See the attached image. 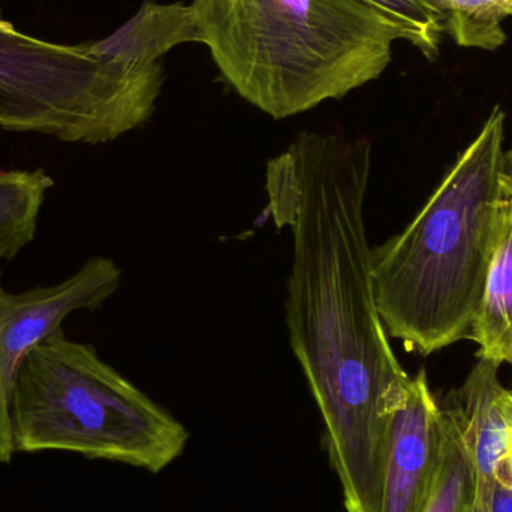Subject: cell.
I'll use <instances>...</instances> for the list:
<instances>
[{
    "label": "cell",
    "mask_w": 512,
    "mask_h": 512,
    "mask_svg": "<svg viewBox=\"0 0 512 512\" xmlns=\"http://www.w3.org/2000/svg\"><path fill=\"white\" fill-rule=\"evenodd\" d=\"M372 144L303 132L267 162L268 212L292 236L286 324L324 420L346 512H378L391 424L412 376L376 304L364 203Z\"/></svg>",
    "instance_id": "cell-1"
},
{
    "label": "cell",
    "mask_w": 512,
    "mask_h": 512,
    "mask_svg": "<svg viewBox=\"0 0 512 512\" xmlns=\"http://www.w3.org/2000/svg\"><path fill=\"white\" fill-rule=\"evenodd\" d=\"M505 120L496 107L411 224L372 248L379 315L409 352L435 354L471 334L501 227Z\"/></svg>",
    "instance_id": "cell-2"
},
{
    "label": "cell",
    "mask_w": 512,
    "mask_h": 512,
    "mask_svg": "<svg viewBox=\"0 0 512 512\" xmlns=\"http://www.w3.org/2000/svg\"><path fill=\"white\" fill-rule=\"evenodd\" d=\"M228 83L273 119L378 80L402 30L364 0H194Z\"/></svg>",
    "instance_id": "cell-3"
},
{
    "label": "cell",
    "mask_w": 512,
    "mask_h": 512,
    "mask_svg": "<svg viewBox=\"0 0 512 512\" xmlns=\"http://www.w3.org/2000/svg\"><path fill=\"white\" fill-rule=\"evenodd\" d=\"M15 451H68L152 474L179 459L188 430L122 373L92 343L62 328L21 363L11 403Z\"/></svg>",
    "instance_id": "cell-4"
},
{
    "label": "cell",
    "mask_w": 512,
    "mask_h": 512,
    "mask_svg": "<svg viewBox=\"0 0 512 512\" xmlns=\"http://www.w3.org/2000/svg\"><path fill=\"white\" fill-rule=\"evenodd\" d=\"M161 63L119 62L90 44L45 41L0 20V128L62 143H110L149 122Z\"/></svg>",
    "instance_id": "cell-5"
},
{
    "label": "cell",
    "mask_w": 512,
    "mask_h": 512,
    "mask_svg": "<svg viewBox=\"0 0 512 512\" xmlns=\"http://www.w3.org/2000/svg\"><path fill=\"white\" fill-rule=\"evenodd\" d=\"M122 268L108 256H92L63 282L9 292L0 282V465L15 451L11 403L26 355L78 310H96L122 283ZM2 279V271H0Z\"/></svg>",
    "instance_id": "cell-6"
},
{
    "label": "cell",
    "mask_w": 512,
    "mask_h": 512,
    "mask_svg": "<svg viewBox=\"0 0 512 512\" xmlns=\"http://www.w3.org/2000/svg\"><path fill=\"white\" fill-rule=\"evenodd\" d=\"M444 414L426 370L412 378L405 406L391 424L378 512H421L438 474Z\"/></svg>",
    "instance_id": "cell-7"
},
{
    "label": "cell",
    "mask_w": 512,
    "mask_h": 512,
    "mask_svg": "<svg viewBox=\"0 0 512 512\" xmlns=\"http://www.w3.org/2000/svg\"><path fill=\"white\" fill-rule=\"evenodd\" d=\"M498 370L496 364L478 360L466 381L441 403L442 411L459 432L471 462L469 512H495L498 469L507 448L508 390L499 381Z\"/></svg>",
    "instance_id": "cell-8"
},
{
    "label": "cell",
    "mask_w": 512,
    "mask_h": 512,
    "mask_svg": "<svg viewBox=\"0 0 512 512\" xmlns=\"http://www.w3.org/2000/svg\"><path fill=\"white\" fill-rule=\"evenodd\" d=\"M469 339L478 345V360L512 367V168L508 158L498 242Z\"/></svg>",
    "instance_id": "cell-9"
},
{
    "label": "cell",
    "mask_w": 512,
    "mask_h": 512,
    "mask_svg": "<svg viewBox=\"0 0 512 512\" xmlns=\"http://www.w3.org/2000/svg\"><path fill=\"white\" fill-rule=\"evenodd\" d=\"M201 42L200 23L194 6L146 0L137 14L108 38L96 41L101 53L135 66H152L180 44Z\"/></svg>",
    "instance_id": "cell-10"
},
{
    "label": "cell",
    "mask_w": 512,
    "mask_h": 512,
    "mask_svg": "<svg viewBox=\"0 0 512 512\" xmlns=\"http://www.w3.org/2000/svg\"><path fill=\"white\" fill-rule=\"evenodd\" d=\"M56 180L44 168L0 171V262L35 240L39 215Z\"/></svg>",
    "instance_id": "cell-11"
},
{
    "label": "cell",
    "mask_w": 512,
    "mask_h": 512,
    "mask_svg": "<svg viewBox=\"0 0 512 512\" xmlns=\"http://www.w3.org/2000/svg\"><path fill=\"white\" fill-rule=\"evenodd\" d=\"M448 32L460 47L496 50L507 41L504 21L512 0H438Z\"/></svg>",
    "instance_id": "cell-12"
},
{
    "label": "cell",
    "mask_w": 512,
    "mask_h": 512,
    "mask_svg": "<svg viewBox=\"0 0 512 512\" xmlns=\"http://www.w3.org/2000/svg\"><path fill=\"white\" fill-rule=\"evenodd\" d=\"M471 492L472 471L468 453L456 427L444 414L441 463L432 492L421 512H469Z\"/></svg>",
    "instance_id": "cell-13"
},
{
    "label": "cell",
    "mask_w": 512,
    "mask_h": 512,
    "mask_svg": "<svg viewBox=\"0 0 512 512\" xmlns=\"http://www.w3.org/2000/svg\"><path fill=\"white\" fill-rule=\"evenodd\" d=\"M384 12L429 60L439 54L442 35L447 30L438 0H364Z\"/></svg>",
    "instance_id": "cell-14"
},
{
    "label": "cell",
    "mask_w": 512,
    "mask_h": 512,
    "mask_svg": "<svg viewBox=\"0 0 512 512\" xmlns=\"http://www.w3.org/2000/svg\"><path fill=\"white\" fill-rule=\"evenodd\" d=\"M505 420H507V448L498 469L499 486L512 490V390H508L505 400Z\"/></svg>",
    "instance_id": "cell-15"
},
{
    "label": "cell",
    "mask_w": 512,
    "mask_h": 512,
    "mask_svg": "<svg viewBox=\"0 0 512 512\" xmlns=\"http://www.w3.org/2000/svg\"><path fill=\"white\" fill-rule=\"evenodd\" d=\"M495 512H512V490L499 486L495 496Z\"/></svg>",
    "instance_id": "cell-16"
},
{
    "label": "cell",
    "mask_w": 512,
    "mask_h": 512,
    "mask_svg": "<svg viewBox=\"0 0 512 512\" xmlns=\"http://www.w3.org/2000/svg\"><path fill=\"white\" fill-rule=\"evenodd\" d=\"M507 158H508V162H510V167L512 168V149L508 150Z\"/></svg>",
    "instance_id": "cell-17"
},
{
    "label": "cell",
    "mask_w": 512,
    "mask_h": 512,
    "mask_svg": "<svg viewBox=\"0 0 512 512\" xmlns=\"http://www.w3.org/2000/svg\"><path fill=\"white\" fill-rule=\"evenodd\" d=\"M0 20H2V11H0Z\"/></svg>",
    "instance_id": "cell-18"
}]
</instances>
